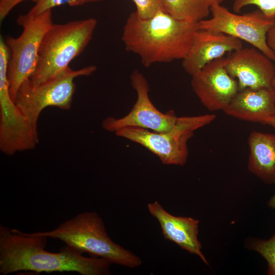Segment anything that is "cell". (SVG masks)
I'll return each mask as SVG.
<instances>
[{"mask_svg":"<svg viewBox=\"0 0 275 275\" xmlns=\"http://www.w3.org/2000/svg\"><path fill=\"white\" fill-rule=\"evenodd\" d=\"M96 69L93 65L78 70L68 67L51 79L36 86L27 79L19 88L14 102L37 131V122L42 111L48 106L69 109L76 90L74 78L89 76Z\"/></svg>","mask_w":275,"mask_h":275,"instance_id":"cell-6","label":"cell"},{"mask_svg":"<svg viewBox=\"0 0 275 275\" xmlns=\"http://www.w3.org/2000/svg\"><path fill=\"white\" fill-rule=\"evenodd\" d=\"M150 214L158 222L162 234L167 240L173 241L190 253L198 255L208 264L201 252L202 245L198 238V219L177 216L169 213L157 201L147 205Z\"/></svg>","mask_w":275,"mask_h":275,"instance_id":"cell-14","label":"cell"},{"mask_svg":"<svg viewBox=\"0 0 275 275\" xmlns=\"http://www.w3.org/2000/svg\"><path fill=\"white\" fill-rule=\"evenodd\" d=\"M100 1L101 0H38L29 12L24 15L28 18H32L47 10L63 5L77 6Z\"/></svg>","mask_w":275,"mask_h":275,"instance_id":"cell-19","label":"cell"},{"mask_svg":"<svg viewBox=\"0 0 275 275\" xmlns=\"http://www.w3.org/2000/svg\"><path fill=\"white\" fill-rule=\"evenodd\" d=\"M40 232L63 241L82 254L88 253L111 264L132 268L142 263L139 256L111 239L102 219L95 212L80 213L52 230Z\"/></svg>","mask_w":275,"mask_h":275,"instance_id":"cell-3","label":"cell"},{"mask_svg":"<svg viewBox=\"0 0 275 275\" xmlns=\"http://www.w3.org/2000/svg\"><path fill=\"white\" fill-rule=\"evenodd\" d=\"M271 88L273 90V91L274 92V96H275V74L273 77V79L272 81L271 84ZM269 125H271L272 126L274 127L275 128V114L274 116L271 119L269 124Z\"/></svg>","mask_w":275,"mask_h":275,"instance_id":"cell-24","label":"cell"},{"mask_svg":"<svg viewBox=\"0 0 275 275\" xmlns=\"http://www.w3.org/2000/svg\"><path fill=\"white\" fill-rule=\"evenodd\" d=\"M215 118L214 114L180 117L168 132L127 127L115 133L145 147L156 155L164 164L183 166L188 155L187 142L194 131L210 124Z\"/></svg>","mask_w":275,"mask_h":275,"instance_id":"cell-5","label":"cell"},{"mask_svg":"<svg viewBox=\"0 0 275 275\" xmlns=\"http://www.w3.org/2000/svg\"><path fill=\"white\" fill-rule=\"evenodd\" d=\"M39 143L38 131L11 99L6 69L0 71V149L8 155L32 150Z\"/></svg>","mask_w":275,"mask_h":275,"instance_id":"cell-10","label":"cell"},{"mask_svg":"<svg viewBox=\"0 0 275 275\" xmlns=\"http://www.w3.org/2000/svg\"><path fill=\"white\" fill-rule=\"evenodd\" d=\"M17 22L23 28L22 33L17 38L9 37L6 41L11 51L7 75L13 101L21 85L30 78L36 69L42 40L53 24L51 9L32 18L20 15Z\"/></svg>","mask_w":275,"mask_h":275,"instance_id":"cell-7","label":"cell"},{"mask_svg":"<svg viewBox=\"0 0 275 275\" xmlns=\"http://www.w3.org/2000/svg\"><path fill=\"white\" fill-rule=\"evenodd\" d=\"M267 42L270 48L275 53V26L268 32L267 35Z\"/></svg>","mask_w":275,"mask_h":275,"instance_id":"cell-23","label":"cell"},{"mask_svg":"<svg viewBox=\"0 0 275 275\" xmlns=\"http://www.w3.org/2000/svg\"><path fill=\"white\" fill-rule=\"evenodd\" d=\"M97 24L93 18L52 24L42 40L37 66L29 78L31 84H43L69 67L92 39Z\"/></svg>","mask_w":275,"mask_h":275,"instance_id":"cell-4","label":"cell"},{"mask_svg":"<svg viewBox=\"0 0 275 275\" xmlns=\"http://www.w3.org/2000/svg\"><path fill=\"white\" fill-rule=\"evenodd\" d=\"M249 171L268 184H275V134L256 131L249 135Z\"/></svg>","mask_w":275,"mask_h":275,"instance_id":"cell-16","label":"cell"},{"mask_svg":"<svg viewBox=\"0 0 275 275\" xmlns=\"http://www.w3.org/2000/svg\"><path fill=\"white\" fill-rule=\"evenodd\" d=\"M26 0H0V20L2 21L12 9L19 3ZM35 3L38 0H31Z\"/></svg>","mask_w":275,"mask_h":275,"instance_id":"cell-22","label":"cell"},{"mask_svg":"<svg viewBox=\"0 0 275 275\" xmlns=\"http://www.w3.org/2000/svg\"><path fill=\"white\" fill-rule=\"evenodd\" d=\"M223 111L239 120L269 124L275 114L274 92L271 87L239 90Z\"/></svg>","mask_w":275,"mask_h":275,"instance_id":"cell-15","label":"cell"},{"mask_svg":"<svg viewBox=\"0 0 275 275\" xmlns=\"http://www.w3.org/2000/svg\"><path fill=\"white\" fill-rule=\"evenodd\" d=\"M242 47V41L239 39L224 33L199 29L188 52L182 60V67L192 76L209 63L224 57L226 53Z\"/></svg>","mask_w":275,"mask_h":275,"instance_id":"cell-13","label":"cell"},{"mask_svg":"<svg viewBox=\"0 0 275 275\" xmlns=\"http://www.w3.org/2000/svg\"><path fill=\"white\" fill-rule=\"evenodd\" d=\"M139 17L146 19L153 16L157 12L163 11L161 0H133Z\"/></svg>","mask_w":275,"mask_h":275,"instance_id":"cell-21","label":"cell"},{"mask_svg":"<svg viewBox=\"0 0 275 275\" xmlns=\"http://www.w3.org/2000/svg\"><path fill=\"white\" fill-rule=\"evenodd\" d=\"M130 78L137 97L133 107L123 117L105 119L102 123L103 128L115 133L127 127L142 128L159 132L170 131L178 118L175 112L171 110L163 113L155 107L149 97L148 81L139 70H133Z\"/></svg>","mask_w":275,"mask_h":275,"instance_id":"cell-9","label":"cell"},{"mask_svg":"<svg viewBox=\"0 0 275 275\" xmlns=\"http://www.w3.org/2000/svg\"><path fill=\"white\" fill-rule=\"evenodd\" d=\"M273 61L254 47L242 48L226 58L225 69L236 78L239 90L268 88L275 74Z\"/></svg>","mask_w":275,"mask_h":275,"instance_id":"cell-12","label":"cell"},{"mask_svg":"<svg viewBox=\"0 0 275 275\" xmlns=\"http://www.w3.org/2000/svg\"><path fill=\"white\" fill-rule=\"evenodd\" d=\"M212 17L198 22L200 29L224 33L244 40L275 62V53L267 42V35L275 26V19L266 18L260 11L237 14L221 4H213Z\"/></svg>","mask_w":275,"mask_h":275,"instance_id":"cell-8","label":"cell"},{"mask_svg":"<svg viewBox=\"0 0 275 275\" xmlns=\"http://www.w3.org/2000/svg\"><path fill=\"white\" fill-rule=\"evenodd\" d=\"M249 5L257 6L266 18L275 19V0H234L233 10L239 13L243 8Z\"/></svg>","mask_w":275,"mask_h":275,"instance_id":"cell-20","label":"cell"},{"mask_svg":"<svg viewBox=\"0 0 275 275\" xmlns=\"http://www.w3.org/2000/svg\"><path fill=\"white\" fill-rule=\"evenodd\" d=\"M199 30L198 22L179 20L163 11L146 19L134 12L125 22L121 39L125 49L138 55L142 64L148 67L155 63L182 60Z\"/></svg>","mask_w":275,"mask_h":275,"instance_id":"cell-2","label":"cell"},{"mask_svg":"<svg viewBox=\"0 0 275 275\" xmlns=\"http://www.w3.org/2000/svg\"><path fill=\"white\" fill-rule=\"evenodd\" d=\"M164 12L174 18L198 23L209 16L211 6L224 0H161Z\"/></svg>","mask_w":275,"mask_h":275,"instance_id":"cell-17","label":"cell"},{"mask_svg":"<svg viewBox=\"0 0 275 275\" xmlns=\"http://www.w3.org/2000/svg\"><path fill=\"white\" fill-rule=\"evenodd\" d=\"M226 58L206 64L191 76L192 89L209 111H223L239 91L237 80L225 69Z\"/></svg>","mask_w":275,"mask_h":275,"instance_id":"cell-11","label":"cell"},{"mask_svg":"<svg viewBox=\"0 0 275 275\" xmlns=\"http://www.w3.org/2000/svg\"><path fill=\"white\" fill-rule=\"evenodd\" d=\"M268 206L272 208L275 209V195L270 199Z\"/></svg>","mask_w":275,"mask_h":275,"instance_id":"cell-25","label":"cell"},{"mask_svg":"<svg viewBox=\"0 0 275 275\" xmlns=\"http://www.w3.org/2000/svg\"><path fill=\"white\" fill-rule=\"evenodd\" d=\"M251 247L267 261L268 274L275 275V234L268 240L256 239L253 241Z\"/></svg>","mask_w":275,"mask_h":275,"instance_id":"cell-18","label":"cell"},{"mask_svg":"<svg viewBox=\"0 0 275 275\" xmlns=\"http://www.w3.org/2000/svg\"><path fill=\"white\" fill-rule=\"evenodd\" d=\"M40 232L24 233L0 225V273L76 272L81 275L111 274L107 261L87 257L67 245L60 252L45 250L47 238Z\"/></svg>","mask_w":275,"mask_h":275,"instance_id":"cell-1","label":"cell"}]
</instances>
